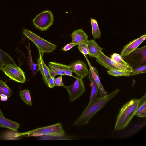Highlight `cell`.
<instances>
[{
	"mask_svg": "<svg viewBox=\"0 0 146 146\" xmlns=\"http://www.w3.org/2000/svg\"><path fill=\"white\" fill-rule=\"evenodd\" d=\"M119 92V90L116 89L105 96L97 98L89 103L82 114L73 123V125L80 126L88 124L92 117Z\"/></svg>",
	"mask_w": 146,
	"mask_h": 146,
	"instance_id": "1",
	"label": "cell"
},
{
	"mask_svg": "<svg viewBox=\"0 0 146 146\" xmlns=\"http://www.w3.org/2000/svg\"><path fill=\"white\" fill-rule=\"evenodd\" d=\"M140 99H132L125 104L121 109L117 116L114 130H122L129 124L136 112Z\"/></svg>",
	"mask_w": 146,
	"mask_h": 146,
	"instance_id": "2",
	"label": "cell"
},
{
	"mask_svg": "<svg viewBox=\"0 0 146 146\" xmlns=\"http://www.w3.org/2000/svg\"><path fill=\"white\" fill-rule=\"evenodd\" d=\"M65 133L61 123L37 128L27 132L17 133L15 136L20 137L24 135H45L54 137H61L65 135Z\"/></svg>",
	"mask_w": 146,
	"mask_h": 146,
	"instance_id": "3",
	"label": "cell"
},
{
	"mask_svg": "<svg viewBox=\"0 0 146 146\" xmlns=\"http://www.w3.org/2000/svg\"><path fill=\"white\" fill-rule=\"evenodd\" d=\"M23 33L36 46L40 52L42 54L50 53L56 48L55 44L43 39L29 30L24 29Z\"/></svg>",
	"mask_w": 146,
	"mask_h": 146,
	"instance_id": "4",
	"label": "cell"
},
{
	"mask_svg": "<svg viewBox=\"0 0 146 146\" xmlns=\"http://www.w3.org/2000/svg\"><path fill=\"white\" fill-rule=\"evenodd\" d=\"M96 60L104 68L109 70L115 69L130 71L133 69L130 66L122 64L115 61L105 55L102 51L96 58Z\"/></svg>",
	"mask_w": 146,
	"mask_h": 146,
	"instance_id": "5",
	"label": "cell"
},
{
	"mask_svg": "<svg viewBox=\"0 0 146 146\" xmlns=\"http://www.w3.org/2000/svg\"><path fill=\"white\" fill-rule=\"evenodd\" d=\"M33 21L36 28L42 31H45L53 24V14L49 10L44 11L36 16Z\"/></svg>",
	"mask_w": 146,
	"mask_h": 146,
	"instance_id": "6",
	"label": "cell"
},
{
	"mask_svg": "<svg viewBox=\"0 0 146 146\" xmlns=\"http://www.w3.org/2000/svg\"><path fill=\"white\" fill-rule=\"evenodd\" d=\"M11 79L20 83H24L26 78L23 71L16 64H10L4 66L2 70Z\"/></svg>",
	"mask_w": 146,
	"mask_h": 146,
	"instance_id": "7",
	"label": "cell"
},
{
	"mask_svg": "<svg viewBox=\"0 0 146 146\" xmlns=\"http://www.w3.org/2000/svg\"><path fill=\"white\" fill-rule=\"evenodd\" d=\"M75 78L76 80L73 84L65 87L68 93L70 101L72 102L78 99L85 91L82 79L76 76Z\"/></svg>",
	"mask_w": 146,
	"mask_h": 146,
	"instance_id": "8",
	"label": "cell"
},
{
	"mask_svg": "<svg viewBox=\"0 0 146 146\" xmlns=\"http://www.w3.org/2000/svg\"><path fill=\"white\" fill-rule=\"evenodd\" d=\"M69 66L72 72L82 79L89 74L87 66L85 62L82 61L78 60L71 63Z\"/></svg>",
	"mask_w": 146,
	"mask_h": 146,
	"instance_id": "9",
	"label": "cell"
},
{
	"mask_svg": "<svg viewBox=\"0 0 146 146\" xmlns=\"http://www.w3.org/2000/svg\"><path fill=\"white\" fill-rule=\"evenodd\" d=\"M145 39L146 34H145L130 42L124 46L121 55L123 57L128 55L137 48Z\"/></svg>",
	"mask_w": 146,
	"mask_h": 146,
	"instance_id": "10",
	"label": "cell"
},
{
	"mask_svg": "<svg viewBox=\"0 0 146 146\" xmlns=\"http://www.w3.org/2000/svg\"><path fill=\"white\" fill-rule=\"evenodd\" d=\"M39 53V57L37 60V65L44 81L48 86V81L51 77L50 73V69L47 66L43 60V54L40 52Z\"/></svg>",
	"mask_w": 146,
	"mask_h": 146,
	"instance_id": "11",
	"label": "cell"
},
{
	"mask_svg": "<svg viewBox=\"0 0 146 146\" xmlns=\"http://www.w3.org/2000/svg\"><path fill=\"white\" fill-rule=\"evenodd\" d=\"M71 36L73 43L78 45L82 43H86L88 41V36L82 29H78L74 31Z\"/></svg>",
	"mask_w": 146,
	"mask_h": 146,
	"instance_id": "12",
	"label": "cell"
},
{
	"mask_svg": "<svg viewBox=\"0 0 146 146\" xmlns=\"http://www.w3.org/2000/svg\"><path fill=\"white\" fill-rule=\"evenodd\" d=\"M86 44L89 52L88 55L90 57H97L103 50L93 40H88Z\"/></svg>",
	"mask_w": 146,
	"mask_h": 146,
	"instance_id": "13",
	"label": "cell"
},
{
	"mask_svg": "<svg viewBox=\"0 0 146 146\" xmlns=\"http://www.w3.org/2000/svg\"><path fill=\"white\" fill-rule=\"evenodd\" d=\"M88 63L90 67V69L92 72L94 79L98 87L100 97L105 96L108 94L100 82L98 71L94 67L91 66L89 62H88Z\"/></svg>",
	"mask_w": 146,
	"mask_h": 146,
	"instance_id": "14",
	"label": "cell"
},
{
	"mask_svg": "<svg viewBox=\"0 0 146 146\" xmlns=\"http://www.w3.org/2000/svg\"><path fill=\"white\" fill-rule=\"evenodd\" d=\"M12 95V90L5 82L0 80V97L2 101H6Z\"/></svg>",
	"mask_w": 146,
	"mask_h": 146,
	"instance_id": "15",
	"label": "cell"
},
{
	"mask_svg": "<svg viewBox=\"0 0 146 146\" xmlns=\"http://www.w3.org/2000/svg\"><path fill=\"white\" fill-rule=\"evenodd\" d=\"M20 125L18 123L0 116V127L17 131Z\"/></svg>",
	"mask_w": 146,
	"mask_h": 146,
	"instance_id": "16",
	"label": "cell"
},
{
	"mask_svg": "<svg viewBox=\"0 0 146 146\" xmlns=\"http://www.w3.org/2000/svg\"><path fill=\"white\" fill-rule=\"evenodd\" d=\"M49 68L54 70L56 75H65L64 71L70 68L69 65H67L54 62H50L48 64Z\"/></svg>",
	"mask_w": 146,
	"mask_h": 146,
	"instance_id": "17",
	"label": "cell"
},
{
	"mask_svg": "<svg viewBox=\"0 0 146 146\" xmlns=\"http://www.w3.org/2000/svg\"><path fill=\"white\" fill-rule=\"evenodd\" d=\"M135 115L138 117L144 118L146 116V95H144L140 99Z\"/></svg>",
	"mask_w": 146,
	"mask_h": 146,
	"instance_id": "18",
	"label": "cell"
},
{
	"mask_svg": "<svg viewBox=\"0 0 146 146\" xmlns=\"http://www.w3.org/2000/svg\"><path fill=\"white\" fill-rule=\"evenodd\" d=\"M10 64H16L8 54L0 49V69L1 70L4 66Z\"/></svg>",
	"mask_w": 146,
	"mask_h": 146,
	"instance_id": "19",
	"label": "cell"
},
{
	"mask_svg": "<svg viewBox=\"0 0 146 146\" xmlns=\"http://www.w3.org/2000/svg\"><path fill=\"white\" fill-rule=\"evenodd\" d=\"M89 78L91 83V91L89 103L91 102L94 99L97 98V94L99 90L98 87L95 82L93 77L91 70H89Z\"/></svg>",
	"mask_w": 146,
	"mask_h": 146,
	"instance_id": "20",
	"label": "cell"
},
{
	"mask_svg": "<svg viewBox=\"0 0 146 146\" xmlns=\"http://www.w3.org/2000/svg\"><path fill=\"white\" fill-rule=\"evenodd\" d=\"M92 28V35L94 39L100 38L101 36V32L98 27L96 20L94 19H91Z\"/></svg>",
	"mask_w": 146,
	"mask_h": 146,
	"instance_id": "21",
	"label": "cell"
},
{
	"mask_svg": "<svg viewBox=\"0 0 146 146\" xmlns=\"http://www.w3.org/2000/svg\"><path fill=\"white\" fill-rule=\"evenodd\" d=\"M20 96L25 103L30 106H32L31 99L29 90L25 89L20 91Z\"/></svg>",
	"mask_w": 146,
	"mask_h": 146,
	"instance_id": "22",
	"label": "cell"
},
{
	"mask_svg": "<svg viewBox=\"0 0 146 146\" xmlns=\"http://www.w3.org/2000/svg\"><path fill=\"white\" fill-rule=\"evenodd\" d=\"M130 71H125L119 70H111L107 71L109 75L115 76H130Z\"/></svg>",
	"mask_w": 146,
	"mask_h": 146,
	"instance_id": "23",
	"label": "cell"
},
{
	"mask_svg": "<svg viewBox=\"0 0 146 146\" xmlns=\"http://www.w3.org/2000/svg\"><path fill=\"white\" fill-rule=\"evenodd\" d=\"M111 59L119 63L129 66L128 63L124 60L121 55L117 53H114L111 56Z\"/></svg>",
	"mask_w": 146,
	"mask_h": 146,
	"instance_id": "24",
	"label": "cell"
},
{
	"mask_svg": "<svg viewBox=\"0 0 146 146\" xmlns=\"http://www.w3.org/2000/svg\"><path fill=\"white\" fill-rule=\"evenodd\" d=\"M146 72V64L142 66L135 69H133L129 71L130 76L145 73Z\"/></svg>",
	"mask_w": 146,
	"mask_h": 146,
	"instance_id": "25",
	"label": "cell"
},
{
	"mask_svg": "<svg viewBox=\"0 0 146 146\" xmlns=\"http://www.w3.org/2000/svg\"><path fill=\"white\" fill-rule=\"evenodd\" d=\"M78 48L79 51L84 56L89 55V52L86 43H82L80 44Z\"/></svg>",
	"mask_w": 146,
	"mask_h": 146,
	"instance_id": "26",
	"label": "cell"
},
{
	"mask_svg": "<svg viewBox=\"0 0 146 146\" xmlns=\"http://www.w3.org/2000/svg\"><path fill=\"white\" fill-rule=\"evenodd\" d=\"M62 76L61 75L60 76L54 79L55 86H60L65 87L63 82Z\"/></svg>",
	"mask_w": 146,
	"mask_h": 146,
	"instance_id": "27",
	"label": "cell"
},
{
	"mask_svg": "<svg viewBox=\"0 0 146 146\" xmlns=\"http://www.w3.org/2000/svg\"><path fill=\"white\" fill-rule=\"evenodd\" d=\"M76 45L75 44L72 42L67 44L62 48V50L64 51H68Z\"/></svg>",
	"mask_w": 146,
	"mask_h": 146,
	"instance_id": "28",
	"label": "cell"
},
{
	"mask_svg": "<svg viewBox=\"0 0 146 146\" xmlns=\"http://www.w3.org/2000/svg\"><path fill=\"white\" fill-rule=\"evenodd\" d=\"M54 79V78L51 77L48 81L47 86L50 88H52L55 86Z\"/></svg>",
	"mask_w": 146,
	"mask_h": 146,
	"instance_id": "29",
	"label": "cell"
},
{
	"mask_svg": "<svg viewBox=\"0 0 146 146\" xmlns=\"http://www.w3.org/2000/svg\"><path fill=\"white\" fill-rule=\"evenodd\" d=\"M50 73L51 77L54 78L56 75V73L55 72L51 69H50Z\"/></svg>",
	"mask_w": 146,
	"mask_h": 146,
	"instance_id": "30",
	"label": "cell"
},
{
	"mask_svg": "<svg viewBox=\"0 0 146 146\" xmlns=\"http://www.w3.org/2000/svg\"><path fill=\"white\" fill-rule=\"evenodd\" d=\"M0 116L3 117H4L0 109Z\"/></svg>",
	"mask_w": 146,
	"mask_h": 146,
	"instance_id": "31",
	"label": "cell"
}]
</instances>
